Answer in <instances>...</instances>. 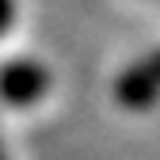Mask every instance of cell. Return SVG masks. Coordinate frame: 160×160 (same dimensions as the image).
<instances>
[{
    "label": "cell",
    "instance_id": "obj_2",
    "mask_svg": "<svg viewBox=\"0 0 160 160\" xmlns=\"http://www.w3.org/2000/svg\"><path fill=\"white\" fill-rule=\"evenodd\" d=\"M118 99L126 107H152L160 99V53L118 76Z\"/></svg>",
    "mask_w": 160,
    "mask_h": 160
},
{
    "label": "cell",
    "instance_id": "obj_1",
    "mask_svg": "<svg viewBox=\"0 0 160 160\" xmlns=\"http://www.w3.org/2000/svg\"><path fill=\"white\" fill-rule=\"evenodd\" d=\"M50 88V72L38 61H8L0 69V99L12 107H31Z\"/></svg>",
    "mask_w": 160,
    "mask_h": 160
},
{
    "label": "cell",
    "instance_id": "obj_4",
    "mask_svg": "<svg viewBox=\"0 0 160 160\" xmlns=\"http://www.w3.org/2000/svg\"><path fill=\"white\" fill-rule=\"evenodd\" d=\"M0 160H4V149H0Z\"/></svg>",
    "mask_w": 160,
    "mask_h": 160
},
{
    "label": "cell",
    "instance_id": "obj_3",
    "mask_svg": "<svg viewBox=\"0 0 160 160\" xmlns=\"http://www.w3.org/2000/svg\"><path fill=\"white\" fill-rule=\"evenodd\" d=\"M12 15H15V4L12 0H0V34L12 27Z\"/></svg>",
    "mask_w": 160,
    "mask_h": 160
}]
</instances>
